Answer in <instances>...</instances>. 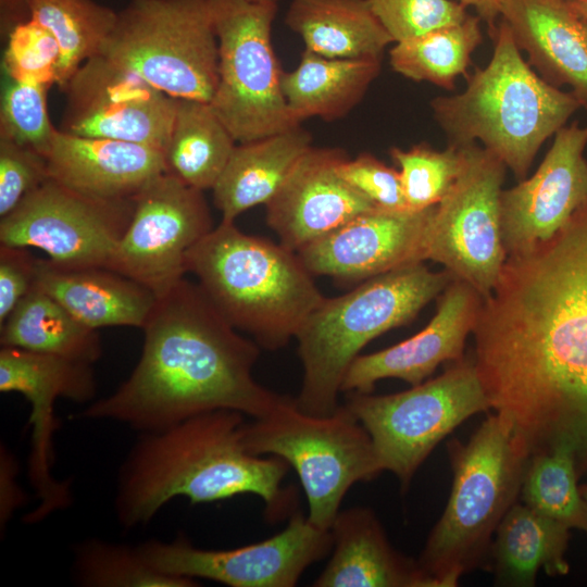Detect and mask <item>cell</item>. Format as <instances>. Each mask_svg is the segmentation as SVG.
<instances>
[{
    "instance_id": "1",
    "label": "cell",
    "mask_w": 587,
    "mask_h": 587,
    "mask_svg": "<svg viewBox=\"0 0 587 587\" xmlns=\"http://www.w3.org/2000/svg\"><path fill=\"white\" fill-rule=\"evenodd\" d=\"M474 364L530 455L566 444L587 472V200L550 239L507 257L482 301Z\"/></svg>"
},
{
    "instance_id": "28",
    "label": "cell",
    "mask_w": 587,
    "mask_h": 587,
    "mask_svg": "<svg viewBox=\"0 0 587 587\" xmlns=\"http://www.w3.org/2000/svg\"><path fill=\"white\" fill-rule=\"evenodd\" d=\"M570 528L515 502L500 522L491 544L489 572L496 586L532 587L539 570L565 575Z\"/></svg>"
},
{
    "instance_id": "34",
    "label": "cell",
    "mask_w": 587,
    "mask_h": 587,
    "mask_svg": "<svg viewBox=\"0 0 587 587\" xmlns=\"http://www.w3.org/2000/svg\"><path fill=\"white\" fill-rule=\"evenodd\" d=\"M578 477L573 448L561 444L529 457L520 497L537 513L587 534V501Z\"/></svg>"
},
{
    "instance_id": "37",
    "label": "cell",
    "mask_w": 587,
    "mask_h": 587,
    "mask_svg": "<svg viewBox=\"0 0 587 587\" xmlns=\"http://www.w3.org/2000/svg\"><path fill=\"white\" fill-rule=\"evenodd\" d=\"M50 87L4 76L0 107V137L47 155L55 132L47 107Z\"/></svg>"
},
{
    "instance_id": "35",
    "label": "cell",
    "mask_w": 587,
    "mask_h": 587,
    "mask_svg": "<svg viewBox=\"0 0 587 587\" xmlns=\"http://www.w3.org/2000/svg\"><path fill=\"white\" fill-rule=\"evenodd\" d=\"M74 576L91 587H192L195 579L168 575L153 569L139 547L84 541L75 549Z\"/></svg>"
},
{
    "instance_id": "24",
    "label": "cell",
    "mask_w": 587,
    "mask_h": 587,
    "mask_svg": "<svg viewBox=\"0 0 587 587\" xmlns=\"http://www.w3.org/2000/svg\"><path fill=\"white\" fill-rule=\"evenodd\" d=\"M330 559L315 587H433L417 560L399 553L372 510L339 511L330 527Z\"/></svg>"
},
{
    "instance_id": "4",
    "label": "cell",
    "mask_w": 587,
    "mask_h": 587,
    "mask_svg": "<svg viewBox=\"0 0 587 587\" xmlns=\"http://www.w3.org/2000/svg\"><path fill=\"white\" fill-rule=\"evenodd\" d=\"M492 35L488 64L474 71L462 92L436 97L430 108L449 143L480 142L522 180L544 142L580 104L537 75L503 20Z\"/></svg>"
},
{
    "instance_id": "38",
    "label": "cell",
    "mask_w": 587,
    "mask_h": 587,
    "mask_svg": "<svg viewBox=\"0 0 587 587\" xmlns=\"http://www.w3.org/2000/svg\"><path fill=\"white\" fill-rule=\"evenodd\" d=\"M60 47L54 36L33 20L17 24L5 38L4 76L15 80L55 84Z\"/></svg>"
},
{
    "instance_id": "22",
    "label": "cell",
    "mask_w": 587,
    "mask_h": 587,
    "mask_svg": "<svg viewBox=\"0 0 587 587\" xmlns=\"http://www.w3.org/2000/svg\"><path fill=\"white\" fill-rule=\"evenodd\" d=\"M46 159L50 178L102 199L134 198L166 172L162 150L130 141L72 135L59 128Z\"/></svg>"
},
{
    "instance_id": "3",
    "label": "cell",
    "mask_w": 587,
    "mask_h": 587,
    "mask_svg": "<svg viewBox=\"0 0 587 587\" xmlns=\"http://www.w3.org/2000/svg\"><path fill=\"white\" fill-rule=\"evenodd\" d=\"M245 416L222 409L142 433L118 473V523L124 528L146 525L177 497L197 504L247 494L263 500L268 520L291 515L296 495L283 488L290 465L246 449Z\"/></svg>"
},
{
    "instance_id": "48",
    "label": "cell",
    "mask_w": 587,
    "mask_h": 587,
    "mask_svg": "<svg viewBox=\"0 0 587 587\" xmlns=\"http://www.w3.org/2000/svg\"><path fill=\"white\" fill-rule=\"evenodd\" d=\"M580 491H582L583 497H584L585 500L587 501V484L580 486Z\"/></svg>"
},
{
    "instance_id": "33",
    "label": "cell",
    "mask_w": 587,
    "mask_h": 587,
    "mask_svg": "<svg viewBox=\"0 0 587 587\" xmlns=\"http://www.w3.org/2000/svg\"><path fill=\"white\" fill-rule=\"evenodd\" d=\"M482 41L480 17L469 15L459 24L396 42L389 50V63L396 73L411 80L453 90L455 79L466 74L472 53Z\"/></svg>"
},
{
    "instance_id": "49",
    "label": "cell",
    "mask_w": 587,
    "mask_h": 587,
    "mask_svg": "<svg viewBox=\"0 0 587 587\" xmlns=\"http://www.w3.org/2000/svg\"><path fill=\"white\" fill-rule=\"evenodd\" d=\"M560 1L565 2V3H567V4H572V3H574L576 0H560Z\"/></svg>"
},
{
    "instance_id": "45",
    "label": "cell",
    "mask_w": 587,
    "mask_h": 587,
    "mask_svg": "<svg viewBox=\"0 0 587 587\" xmlns=\"http://www.w3.org/2000/svg\"><path fill=\"white\" fill-rule=\"evenodd\" d=\"M463 5L471 7L480 20L488 23L491 32L495 30V22L501 17L502 10L509 0H458Z\"/></svg>"
},
{
    "instance_id": "32",
    "label": "cell",
    "mask_w": 587,
    "mask_h": 587,
    "mask_svg": "<svg viewBox=\"0 0 587 587\" xmlns=\"http://www.w3.org/2000/svg\"><path fill=\"white\" fill-rule=\"evenodd\" d=\"M29 18L47 28L60 47L55 84L63 90L111 36L117 12L93 0H28Z\"/></svg>"
},
{
    "instance_id": "44",
    "label": "cell",
    "mask_w": 587,
    "mask_h": 587,
    "mask_svg": "<svg viewBox=\"0 0 587 587\" xmlns=\"http://www.w3.org/2000/svg\"><path fill=\"white\" fill-rule=\"evenodd\" d=\"M28 20V0H0V25L4 38L13 27Z\"/></svg>"
},
{
    "instance_id": "2",
    "label": "cell",
    "mask_w": 587,
    "mask_h": 587,
    "mask_svg": "<svg viewBox=\"0 0 587 587\" xmlns=\"http://www.w3.org/2000/svg\"><path fill=\"white\" fill-rule=\"evenodd\" d=\"M141 329L142 351L128 378L82 416L148 433L222 409L258 419L284 398L254 379L260 346L238 333L199 284L183 278L158 297Z\"/></svg>"
},
{
    "instance_id": "36",
    "label": "cell",
    "mask_w": 587,
    "mask_h": 587,
    "mask_svg": "<svg viewBox=\"0 0 587 587\" xmlns=\"http://www.w3.org/2000/svg\"><path fill=\"white\" fill-rule=\"evenodd\" d=\"M389 154L397 164L408 208L423 210L438 204L455 182L461 164L462 149L448 143L437 150L427 143L410 149L394 147Z\"/></svg>"
},
{
    "instance_id": "14",
    "label": "cell",
    "mask_w": 587,
    "mask_h": 587,
    "mask_svg": "<svg viewBox=\"0 0 587 587\" xmlns=\"http://www.w3.org/2000/svg\"><path fill=\"white\" fill-rule=\"evenodd\" d=\"M212 229L203 191L164 172L134 197L130 222L107 267L160 297L184 278L188 251Z\"/></svg>"
},
{
    "instance_id": "11",
    "label": "cell",
    "mask_w": 587,
    "mask_h": 587,
    "mask_svg": "<svg viewBox=\"0 0 587 587\" xmlns=\"http://www.w3.org/2000/svg\"><path fill=\"white\" fill-rule=\"evenodd\" d=\"M218 41V79L210 101L237 143L300 126L282 89L272 43L278 5L209 0Z\"/></svg>"
},
{
    "instance_id": "18",
    "label": "cell",
    "mask_w": 587,
    "mask_h": 587,
    "mask_svg": "<svg viewBox=\"0 0 587 587\" xmlns=\"http://www.w3.org/2000/svg\"><path fill=\"white\" fill-rule=\"evenodd\" d=\"M586 147L587 124L564 125L536 172L502 189L501 236L507 255L550 239L587 200Z\"/></svg>"
},
{
    "instance_id": "12",
    "label": "cell",
    "mask_w": 587,
    "mask_h": 587,
    "mask_svg": "<svg viewBox=\"0 0 587 587\" xmlns=\"http://www.w3.org/2000/svg\"><path fill=\"white\" fill-rule=\"evenodd\" d=\"M459 175L436 205L426 241V260L441 264L454 279L483 299L496 287L507 260L502 243L500 196L507 166L477 143L461 146Z\"/></svg>"
},
{
    "instance_id": "23",
    "label": "cell",
    "mask_w": 587,
    "mask_h": 587,
    "mask_svg": "<svg viewBox=\"0 0 587 587\" xmlns=\"http://www.w3.org/2000/svg\"><path fill=\"white\" fill-rule=\"evenodd\" d=\"M500 18L529 65L587 110V21L560 0H509Z\"/></svg>"
},
{
    "instance_id": "46",
    "label": "cell",
    "mask_w": 587,
    "mask_h": 587,
    "mask_svg": "<svg viewBox=\"0 0 587 587\" xmlns=\"http://www.w3.org/2000/svg\"><path fill=\"white\" fill-rule=\"evenodd\" d=\"M569 5L577 15L587 21V0H576L574 3Z\"/></svg>"
},
{
    "instance_id": "25",
    "label": "cell",
    "mask_w": 587,
    "mask_h": 587,
    "mask_svg": "<svg viewBox=\"0 0 587 587\" xmlns=\"http://www.w3.org/2000/svg\"><path fill=\"white\" fill-rule=\"evenodd\" d=\"M35 285L90 328H142L158 297L147 287L105 266H63L38 259Z\"/></svg>"
},
{
    "instance_id": "39",
    "label": "cell",
    "mask_w": 587,
    "mask_h": 587,
    "mask_svg": "<svg viewBox=\"0 0 587 587\" xmlns=\"http://www.w3.org/2000/svg\"><path fill=\"white\" fill-rule=\"evenodd\" d=\"M394 42L459 24L470 14L454 0H367Z\"/></svg>"
},
{
    "instance_id": "9",
    "label": "cell",
    "mask_w": 587,
    "mask_h": 587,
    "mask_svg": "<svg viewBox=\"0 0 587 587\" xmlns=\"http://www.w3.org/2000/svg\"><path fill=\"white\" fill-rule=\"evenodd\" d=\"M100 54L170 97L210 102L218 41L209 0H130Z\"/></svg>"
},
{
    "instance_id": "8",
    "label": "cell",
    "mask_w": 587,
    "mask_h": 587,
    "mask_svg": "<svg viewBox=\"0 0 587 587\" xmlns=\"http://www.w3.org/2000/svg\"><path fill=\"white\" fill-rule=\"evenodd\" d=\"M242 440L250 453L279 457L296 471L307 516L323 529H330L353 484L383 472L369 433L345 404L330 415L315 416L284 396L268 413L245 423Z\"/></svg>"
},
{
    "instance_id": "27",
    "label": "cell",
    "mask_w": 587,
    "mask_h": 587,
    "mask_svg": "<svg viewBox=\"0 0 587 587\" xmlns=\"http://www.w3.org/2000/svg\"><path fill=\"white\" fill-rule=\"evenodd\" d=\"M382 68V58H327L304 49L298 65L283 73L282 89L294 117L335 121L363 99Z\"/></svg>"
},
{
    "instance_id": "30",
    "label": "cell",
    "mask_w": 587,
    "mask_h": 587,
    "mask_svg": "<svg viewBox=\"0 0 587 587\" xmlns=\"http://www.w3.org/2000/svg\"><path fill=\"white\" fill-rule=\"evenodd\" d=\"M236 145L210 102L177 99L163 151L166 173L198 190H212Z\"/></svg>"
},
{
    "instance_id": "40",
    "label": "cell",
    "mask_w": 587,
    "mask_h": 587,
    "mask_svg": "<svg viewBox=\"0 0 587 587\" xmlns=\"http://www.w3.org/2000/svg\"><path fill=\"white\" fill-rule=\"evenodd\" d=\"M48 177L43 154L0 137V217L12 212Z\"/></svg>"
},
{
    "instance_id": "26",
    "label": "cell",
    "mask_w": 587,
    "mask_h": 587,
    "mask_svg": "<svg viewBox=\"0 0 587 587\" xmlns=\"http://www.w3.org/2000/svg\"><path fill=\"white\" fill-rule=\"evenodd\" d=\"M312 145V135L300 126L237 143L212 189L222 221L234 222L245 211L266 204Z\"/></svg>"
},
{
    "instance_id": "29",
    "label": "cell",
    "mask_w": 587,
    "mask_h": 587,
    "mask_svg": "<svg viewBox=\"0 0 587 587\" xmlns=\"http://www.w3.org/2000/svg\"><path fill=\"white\" fill-rule=\"evenodd\" d=\"M285 24L304 49L327 58H382L394 42L367 0H291Z\"/></svg>"
},
{
    "instance_id": "19",
    "label": "cell",
    "mask_w": 587,
    "mask_h": 587,
    "mask_svg": "<svg viewBox=\"0 0 587 587\" xmlns=\"http://www.w3.org/2000/svg\"><path fill=\"white\" fill-rule=\"evenodd\" d=\"M436 205L423 210L371 209L307 245L297 254L312 275L350 282H364L424 262Z\"/></svg>"
},
{
    "instance_id": "31",
    "label": "cell",
    "mask_w": 587,
    "mask_h": 587,
    "mask_svg": "<svg viewBox=\"0 0 587 587\" xmlns=\"http://www.w3.org/2000/svg\"><path fill=\"white\" fill-rule=\"evenodd\" d=\"M1 327V347H13L93 364L102 354L97 329L79 322L34 285Z\"/></svg>"
},
{
    "instance_id": "42",
    "label": "cell",
    "mask_w": 587,
    "mask_h": 587,
    "mask_svg": "<svg viewBox=\"0 0 587 587\" xmlns=\"http://www.w3.org/2000/svg\"><path fill=\"white\" fill-rule=\"evenodd\" d=\"M37 260L28 248L0 243V325L34 287Z\"/></svg>"
},
{
    "instance_id": "16",
    "label": "cell",
    "mask_w": 587,
    "mask_h": 587,
    "mask_svg": "<svg viewBox=\"0 0 587 587\" xmlns=\"http://www.w3.org/2000/svg\"><path fill=\"white\" fill-rule=\"evenodd\" d=\"M62 91L66 102L60 130L164 151L177 99L137 73L97 54L79 66Z\"/></svg>"
},
{
    "instance_id": "47",
    "label": "cell",
    "mask_w": 587,
    "mask_h": 587,
    "mask_svg": "<svg viewBox=\"0 0 587 587\" xmlns=\"http://www.w3.org/2000/svg\"><path fill=\"white\" fill-rule=\"evenodd\" d=\"M252 3L257 4H265V5H278L280 0H247Z\"/></svg>"
},
{
    "instance_id": "20",
    "label": "cell",
    "mask_w": 587,
    "mask_h": 587,
    "mask_svg": "<svg viewBox=\"0 0 587 587\" xmlns=\"http://www.w3.org/2000/svg\"><path fill=\"white\" fill-rule=\"evenodd\" d=\"M339 148L311 146L277 193L265 204L267 225L279 243L298 252L357 215L376 208L339 174Z\"/></svg>"
},
{
    "instance_id": "43",
    "label": "cell",
    "mask_w": 587,
    "mask_h": 587,
    "mask_svg": "<svg viewBox=\"0 0 587 587\" xmlns=\"http://www.w3.org/2000/svg\"><path fill=\"white\" fill-rule=\"evenodd\" d=\"M15 461L7 451H1V524L8 522L12 512L21 505L24 496L15 483Z\"/></svg>"
},
{
    "instance_id": "7",
    "label": "cell",
    "mask_w": 587,
    "mask_h": 587,
    "mask_svg": "<svg viewBox=\"0 0 587 587\" xmlns=\"http://www.w3.org/2000/svg\"><path fill=\"white\" fill-rule=\"evenodd\" d=\"M453 280L416 262L369 278L351 291L325 298L296 339L303 375L296 405L327 416L338 407L344 377L360 351L379 335L411 322Z\"/></svg>"
},
{
    "instance_id": "17",
    "label": "cell",
    "mask_w": 587,
    "mask_h": 587,
    "mask_svg": "<svg viewBox=\"0 0 587 587\" xmlns=\"http://www.w3.org/2000/svg\"><path fill=\"white\" fill-rule=\"evenodd\" d=\"M0 391L18 392L30 403V450L28 478L39 504L25 522L37 523L65 508L71 500L68 486L52 473V436L59 427L54 416L58 398L90 401L96 394L92 364L59 355L13 347L0 350Z\"/></svg>"
},
{
    "instance_id": "5",
    "label": "cell",
    "mask_w": 587,
    "mask_h": 587,
    "mask_svg": "<svg viewBox=\"0 0 587 587\" xmlns=\"http://www.w3.org/2000/svg\"><path fill=\"white\" fill-rule=\"evenodd\" d=\"M186 268L236 329L270 350L296 338L325 299L296 252L245 234L234 222L221 221L197 242Z\"/></svg>"
},
{
    "instance_id": "6",
    "label": "cell",
    "mask_w": 587,
    "mask_h": 587,
    "mask_svg": "<svg viewBox=\"0 0 587 587\" xmlns=\"http://www.w3.org/2000/svg\"><path fill=\"white\" fill-rule=\"evenodd\" d=\"M449 500L417 560L433 587H454L476 570L489 571L495 533L520 497L530 457L513 423L489 415L466 444L450 442Z\"/></svg>"
},
{
    "instance_id": "41",
    "label": "cell",
    "mask_w": 587,
    "mask_h": 587,
    "mask_svg": "<svg viewBox=\"0 0 587 587\" xmlns=\"http://www.w3.org/2000/svg\"><path fill=\"white\" fill-rule=\"evenodd\" d=\"M340 176L376 208L407 210L399 171L371 153L348 157L339 164Z\"/></svg>"
},
{
    "instance_id": "15",
    "label": "cell",
    "mask_w": 587,
    "mask_h": 587,
    "mask_svg": "<svg viewBox=\"0 0 587 587\" xmlns=\"http://www.w3.org/2000/svg\"><path fill=\"white\" fill-rule=\"evenodd\" d=\"M330 529L295 511L286 527L262 541L227 549L197 548L186 538L150 540L139 549L157 571L184 578H205L232 587H292L303 572L330 552Z\"/></svg>"
},
{
    "instance_id": "13",
    "label": "cell",
    "mask_w": 587,
    "mask_h": 587,
    "mask_svg": "<svg viewBox=\"0 0 587 587\" xmlns=\"http://www.w3.org/2000/svg\"><path fill=\"white\" fill-rule=\"evenodd\" d=\"M134 212V198L102 199L48 177L1 217L0 243L37 248L63 266H108Z\"/></svg>"
},
{
    "instance_id": "21",
    "label": "cell",
    "mask_w": 587,
    "mask_h": 587,
    "mask_svg": "<svg viewBox=\"0 0 587 587\" xmlns=\"http://www.w3.org/2000/svg\"><path fill=\"white\" fill-rule=\"evenodd\" d=\"M482 301L483 297L472 286L453 278L442 291L436 314L421 332L395 346L354 359L344 377L341 392L370 394L384 378H398L415 386L441 363L462 359Z\"/></svg>"
},
{
    "instance_id": "10",
    "label": "cell",
    "mask_w": 587,
    "mask_h": 587,
    "mask_svg": "<svg viewBox=\"0 0 587 587\" xmlns=\"http://www.w3.org/2000/svg\"><path fill=\"white\" fill-rule=\"evenodd\" d=\"M347 395L345 407L369 433L383 471L394 473L403 489L440 440L491 409L473 357L401 392Z\"/></svg>"
}]
</instances>
